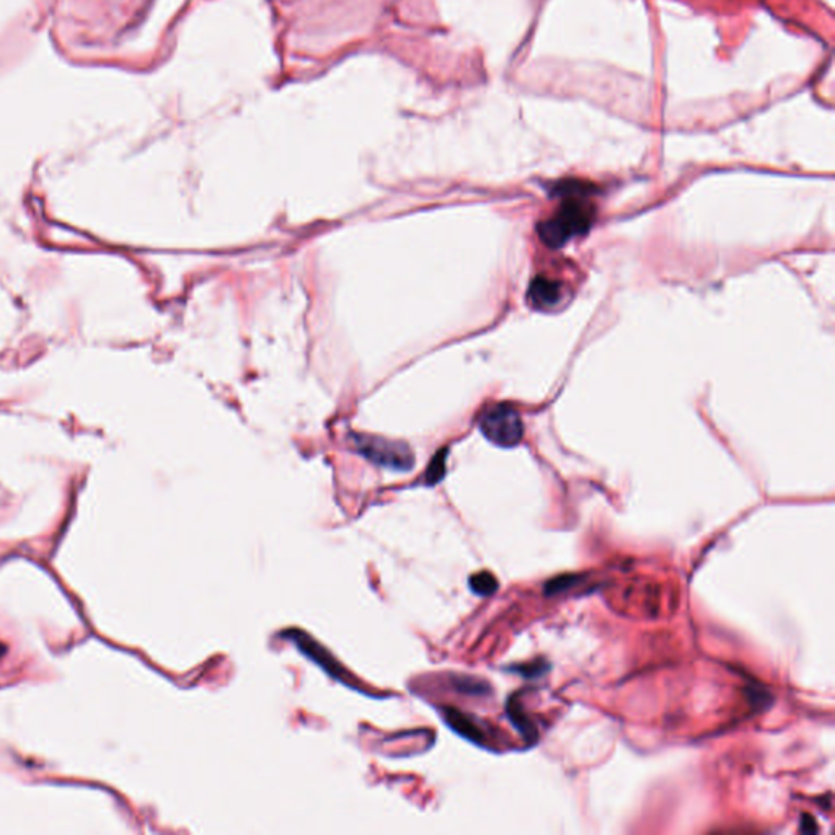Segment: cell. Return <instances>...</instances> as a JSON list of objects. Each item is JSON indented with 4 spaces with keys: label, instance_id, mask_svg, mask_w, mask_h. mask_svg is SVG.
Wrapping results in <instances>:
<instances>
[{
    "label": "cell",
    "instance_id": "6da1fadb",
    "mask_svg": "<svg viewBox=\"0 0 835 835\" xmlns=\"http://www.w3.org/2000/svg\"><path fill=\"white\" fill-rule=\"evenodd\" d=\"M588 187L578 181H570V187L564 188V203L558 207L554 217L547 219L539 226V234L545 244L554 248L564 246L572 237L588 232L591 227L592 211L589 201L586 199Z\"/></svg>",
    "mask_w": 835,
    "mask_h": 835
},
{
    "label": "cell",
    "instance_id": "7a4b0ae2",
    "mask_svg": "<svg viewBox=\"0 0 835 835\" xmlns=\"http://www.w3.org/2000/svg\"><path fill=\"white\" fill-rule=\"evenodd\" d=\"M355 444L359 454L385 469L406 472L414 465L413 452L404 442L388 441L376 436H356Z\"/></svg>",
    "mask_w": 835,
    "mask_h": 835
},
{
    "label": "cell",
    "instance_id": "3957f363",
    "mask_svg": "<svg viewBox=\"0 0 835 835\" xmlns=\"http://www.w3.org/2000/svg\"><path fill=\"white\" fill-rule=\"evenodd\" d=\"M480 430L488 441L499 447H514L524 436L521 416L507 405L491 406L481 414Z\"/></svg>",
    "mask_w": 835,
    "mask_h": 835
},
{
    "label": "cell",
    "instance_id": "277c9868",
    "mask_svg": "<svg viewBox=\"0 0 835 835\" xmlns=\"http://www.w3.org/2000/svg\"><path fill=\"white\" fill-rule=\"evenodd\" d=\"M289 635H291L292 639H296V645L299 647L302 653L305 656H309L312 661L319 663L320 666L323 667L330 676L337 677V679L345 677V671L339 667L338 663L333 657L329 656V651H325L317 643H313L310 637L304 635L301 631H294V630L289 631Z\"/></svg>",
    "mask_w": 835,
    "mask_h": 835
},
{
    "label": "cell",
    "instance_id": "5b68a950",
    "mask_svg": "<svg viewBox=\"0 0 835 835\" xmlns=\"http://www.w3.org/2000/svg\"><path fill=\"white\" fill-rule=\"evenodd\" d=\"M529 302L537 310L554 309L562 299V288L560 284L547 280L544 276L535 278L529 288Z\"/></svg>",
    "mask_w": 835,
    "mask_h": 835
},
{
    "label": "cell",
    "instance_id": "8992f818",
    "mask_svg": "<svg viewBox=\"0 0 835 835\" xmlns=\"http://www.w3.org/2000/svg\"><path fill=\"white\" fill-rule=\"evenodd\" d=\"M444 720L454 731L459 732L460 736H463L465 739L472 742L485 741L483 728L469 714H462V712L454 710V708H447V710H444Z\"/></svg>",
    "mask_w": 835,
    "mask_h": 835
},
{
    "label": "cell",
    "instance_id": "52a82bcc",
    "mask_svg": "<svg viewBox=\"0 0 835 835\" xmlns=\"http://www.w3.org/2000/svg\"><path fill=\"white\" fill-rule=\"evenodd\" d=\"M470 589L477 596L487 597L497 591V580L489 572H480L473 574L469 580Z\"/></svg>",
    "mask_w": 835,
    "mask_h": 835
},
{
    "label": "cell",
    "instance_id": "ba28073f",
    "mask_svg": "<svg viewBox=\"0 0 835 835\" xmlns=\"http://www.w3.org/2000/svg\"><path fill=\"white\" fill-rule=\"evenodd\" d=\"M576 582H578V578H576V576H572V574L558 576V578H554L552 581H548L545 584V594H547V596H554V594H558V592L566 591V589L572 588Z\"/></svg>",
    "mask_w": 835,
    "mask_h": 835
},
{
    "label": "cell",
    "instance_id": "9c48e42d",
    "mask_svg": "<svg viewBox=\"0 0 835 835\" xmlns=\"http://www.w3.org/2000/svg\"><path fill=\"white\" fill-rule=\"evenodd\" d=\"M444 477V454L442 455H436V459L432 460L431 469L428 472V481L430 483H436Z\"/></svg>",
    "mask_w": 835,
    "mask_h": 835
},
{
    "label": "cell",
    "instance_id": "30bf717a",
    "mask_svg": "<svg viewBox=\"0 0 835 835\" xmlns=\"http://www.w3.org/2000/svg\"><path fill=\"white\" fill-rule=\"evenodd\" d=\"M529 666L530 667H519L517 671H519L521 674H524L526 677L540 676V674H544L545 671H547V664H545L544 661L540 663V666H539V664H529Z\"/></svg>",
    "mask_w": 835,
    "mask_h": 835
},
{
    "label": "cell",
    "instance_id": "8fae6325",
    "mask_svg": "<svg viewBox=\"0 0 835 835\" xmlns=\"http://www.w3.org/2000/svg\"><path fill=\"white\" fill-rule=\"evenodd\" d=\"M801 831H803V832H809V834L817 832L816 821H814V817L809 816V814H805V816L801 817Z\"/></svg>",
    "mask_w": 835,
    "mask_h": 835
}]
</instances>
